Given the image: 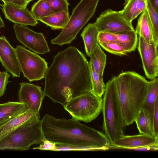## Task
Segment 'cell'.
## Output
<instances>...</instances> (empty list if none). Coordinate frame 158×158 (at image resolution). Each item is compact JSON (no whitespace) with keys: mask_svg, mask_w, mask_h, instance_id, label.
<instances>
[{"mask_svg":"<svg viewBox=\"0 0 158 158\" xmlns=\"http://www.w3.org/2000/svg\"><path fill=\"white\" fill-rule=\"evenodd\" d=\"M10 75L6 71L0 72V97L4 94L6 89V86L10 81L9 79Z\"/></svg>","mask_w":158,"mask_h":158,"instance_id":"obj_32","label":"cell"},{"mask_svg":"<svg viewBox=\"0 0 158 158\" xmlns=\"http://www.w3.org/2000/svg\"><path fill=\"white\" fill-rule=\"evenodd\" d=\"M15 50L24 77L30 82L45 78L48 67L44 59L21 45L17 46Z\"/></svg>","mask_w":158,"mask_h":158,"instance_id":"obj_8","label":"cell"},{"mask_svg":"<svg viewBox=\"0 0 158 158\" xmlns=\"http://www.w3.org/2000/svg\"><path fill=\"white\" fill-rule=\"evenodd\" d=\"M89 63L91 75V90L98 96L102 97L106 88V85L104 82L103 77L99 75L89 62Z\"/></svg>","mask_w":158,"mask_h":158,"instance_id":"obj_25","label":"cell"},{"mask_svg":"<svg viewBox=\"0 0 158 158\" xmlns=\"http://www.w3.org/2000/svg\"><path fill=\"white\" fill-rule=\"evenodd\" d=\"M98 40L99 44L111 42L119 44L117 34L105 31L99 32L98 35Z\"/></svg>","mask_w":158,"mask_h":158,"instance_id":"obj_31","label":"cell"},{"mask_svg":"<svg viewBox=\"0 0 158 158\" xmlns=\"http://www.w3.org/2000/svg\"><path fill=\"white\" fill-rule=\"evenodd\" d=\"M153 124L155 136L158 138V99L156 101L153 114Z\"/></svg>","mask_w":158,"mask_h":158,"instance_id":"obj_34","label":"cell"},{"mask_svg":"<svg viewBox=\"0 0 158 158\" xmlns=\"http://www.w3.org/2000/svg\"><path fill=\"white\" fill-rule=\"evenodd\" d=\"M156 11L158 12V0H148Z\"/></svg>","mask_w":158,"mask_h":158,"instance_id":"obj_37","label":"cell"},{"mask_svg":"<svg viewBox=\"0 0 158 158\" xmlns=\"http://www.w3.org/2000/svg\"><path fill=\"white\" fill-rule=\"evenodd\" d=\"M90 57L89 63L99 75L103 77L106 64V56L99 44Z\"/></svg>","mask_w":158,"mask_h":158,"instance_id":"obj_24","label":"cell"},{"mask_svg":"<svg viewBox=\"0 0 158 158\" xmlns=\"http://www.w3.org/2000/svg\"><path fill=\"white\" fill-rule=\"evenodd\" d=\"M98 31L94 23L88 24L81 34L83 39L85 52L90 56L99 44L98 40Z\"/></svg>","mask_w":158,"mask_h":158,"instance_id":"obj_19","label":"cell"},{"mask_svg":"<svg viewBox=\"0 0 158 158\" xmlns=\"http://www.w3.org/2000/svg\"></svg>","mask_w":158,"mask_h":158,"instance_id":"obj_42","label":"cell"},{"mask_svg":"<svg viewBox=\"0 0 158 158\" xmlns=\"http://www.w3.org/2000/svg\"></svg>","mask_w":158,"mask_h":158,"instance_id":"obj_41","label":"cell"},{"mask_svg":"<svg viewBox=\"0 0 158 158\" xmlns=\"http://www.w3.org/2000/svg\"><path fill=\"white\" fill-rule=\"evenodd\" d=\"M147 1V10L148 12L152 31L154 42L158 45V15L153 7L148 0Z\"/></svg>","mask_w":158,"mask_h":158,"instance_id":"obj_27","label":"cell"},{"mask_svg":"<svg viewBox=\"0 0 158 158\" xmlns=\"http://www.w3.org/2000/svg\"><path fill=\"white\" fill-rule=\"evenodd\" d=\"M143 0H125V5L120 10L124 17L128 21L132 22L134 13L140 2Z\"/></svg>","mask_w":158,"mask_h":158,"instance_id":"obj_28","label":"cell"},{"mask_svg":"<svg viewBox=\"0 0 158 158\" xmlns=\"http://www.w3.org/2000/svg\"><path fill=\"white\" fill-rule=\"evenodd\" d=\"M56 143L54 142L51 141L46 139L44 137L42 140V143L40 144L39 146L34 147L33 149H39L44 151H53L56 147Z\"/></svg>","mask_w":158,"mask_h":158,"instance_id":"obj_33","label":"cell"},{"mask_svg":"<svg viewBox=\"0 0 158 158\" xmlns=\"http://www.w3.org/2000/svg\"><path fill=\"white\" fill-rule=\"evenodd\" d=\"M138 49L147 77L150 80L158 75V45L153 41L148 43L141 36L138 38Z\"/></svg>","mask_w":158,"mask_h":158,"instance_id":"obj_11","label":"cell"},{"mask_svg":"<svg viewBox=\"0 0 158 158\" xmlns=\"http://www.w3.org/2000/svg\"></svg>","mask_w":158,"mask_h":158,"instance_id":"obj_40","label":"cell"},{"mask_svg":"<svg viewBox=\"0 0 158 158\" xmlns=\"http://www.w3.org/2000/svg\"><path fill=\"white\" fill-rule=\"evenodd\" d=\"M102 102V97L91 90L72 99L64 107L73 118L89 123L99 114Z\"/></svg>","mask_w":158,"mask_h":158,"instance_id":"obj_7","label":"cell"},{"mask_svg":"<svg viewBox=\"0 0 158 158\" xmlns=\"http://www.w3.org/2000/svg\"><path fill=\"white\" fill-rule=\"evenodd\" d=\"M45 78V96L63 107L72 99L91 90L89 62L75 47L57 53Z\"/></svg>","mask_w":158,"mask_h":158,"instance_id":"obj_1","label":"cell"},{"mask_svg":"<svg viewBox=\"0 0 158 158\" xmlns=\"http://www.w3.org/2000/svg\"><path fill=\"white\" fill-rule=\"evenodd\" d=\"M27 109L26 105L19 102L0 104V125Z\"/></svg>","mask_w":158,"mask_h":158,"instance_id":"obj_16","label":"cell"},{"mask_svg":"<svg viewBox=\"0 0 158 158\" xmlns=\"http://www.w3.org/2000/svg\"><path fill=\"white\" fill-rule=\"evenodd\" d=\"M103 94L102 110V127L104 135L111 146L125 135L127 126L118 97L114 77L106 83Z\"/></svg>","mask_w":158,"mask_h":158,"instance_id":"obj_4","label":"cell"},{"mask_svg":"<svg viewBox=\"0 0 158 158\" xmlns=\"http://www.w3.org/2000/svg\"><path fill=\"white\" fill-rule=\"evenodd\" d=\"M19 84V102L26 105L30 111L39 113L45 96L44 91L40 86L31 83L22 82Z\"/></svg>","mask_w":158,"mask_h":158,"instance_id":"obj_12","label":"cell"},{"mask_svg":"<svg viewBox=\"0 0 158 158\" xmlns=\"http://www.w3.org/2000/svg\"><path fill=\"white\" fill-rule=\"evenodd\" d=\"M0 62L6 72L13 77H19L21 72L15 48L5 37L0 36Z\"/></svg>","mask_w":158,"mask_h":158,"instance_id":"obj_13","label":"cell"},{"mask_svg":"<svg viewBox=\"0 0 158 158\" xmlns=\"http://www.w3.org/2000/svg\"><path fill=\"white\" fill-rule=\"evenodd\" d=\"M37 114L17 127L0 140V150L25 151L34 144H40L44 137L40 119Z\"/></svg>","mask_w":158,"mask_h":158,"instance_id":"obj_5","label":"cell"},{"mask_svg":"<svg viewBox=\"0 0 158 158\" xmlns=\"http://www.w3.org/2000/svg\"><path fill=\"white\" fill-rule=\"evenodd\" d=\"M51 9L56 12L69 11V3L67 0H46Z\"/></svg>","mask_w":158,"mask_h":158,"instance_id":"obj_30","label":"cell"},{"mask_svg":"<svg viewBox=\"0 0 158 158\" xmlns=\"http://www.w3.org/2000/svg\"><path fill=\"white\" fill-rule=\"evenodd\" d=\"M117 35L119 44L127 53L135 50L138 39V34L135 30L119 33Z\"/></svg>","mask_w":158,"mask_h":158,"instance_id":"obj_23","label":"cell"},{"mask_svg":"<svg viewBox=\"0 0 158 158\" xmlns=\"http://www.w3.org/2000/svg\"><path fill=\"white\" fill-rule=\"evenodd\" d=\"M147 0H143L140 2L136 8L133 16L132 20H134L141 13L145 11L147 9Z\"/></svg>","mask_w":158,"mask_h":158,"instance_id":"obj_35","label":"cell"},{"mask_svg":"<svg viewBox=\"0 0 158 158\" xmlns=\"http://www.w3.org/2000/svg\"><path fill=\"white\" fill-rule=\"evenodd\" d=\"M13 28L17 40L26 47L39 54L50 52L48 43L42 33L17 24L14 25Z\"/></svg>","mask_w":158,"mask_h":158,"instance_id":"obj_10","label":"cell"},{"mask_svg":"<svg viewBox=\"0 0 158 158\" xmlns=\"http://www.w3.org/2000/svg\"><path fill=\"white\" fill-rule=\"evenodd\" d=\"M33 0H26L27 3V4L31 1H32Z\"/></svg>","mask_w":158,"mask_h":158,"instance_id":"obj_39","label":"cell"},{"mask_svg":"<svg viewBox=\"0 0 158 158\" xmlns=\"http://www.w3.org/2000/svg\"><path fill=\"white\" fill-rule=\"evenodd\" d=\"M4 3H11L26 8L27 5L26 0H2Z\"/></svg>","mask_w":158,"mask_h":158,"instance_id":"obj_36","label":"cell"},{"mask_svg":"<svg viewBox=\"0 0 158 158\" xmlns=\"http://www.w3.org/2000/svg\"><path fill=\"white\" fill-rule=\"evenodd\" d=\"M94 23L98 32L118 34L135 30L132 22L127 20L120 11L110 9L102 12Z\"/></svg>","mask_w":158,"mask_h":158,"instance_id":"obj_9","label":"cell"},{"mask_svg":"<svg viewBox=\"0 0 158 158\" xmlns=\"http://www.w3.org/2000/svg\"><path fill=\"white\" fill-rule=\"evenodd\" d=\"M114 77L123 116L128 126L135 122L142 107L148 81L133 71L124 72Z\"/></svg>","mask_w":158,"mask_h":158,"instance_id":"obj_3","label":"cell"},{"mask_svg":"<svg viewBox=\"0 0 158 158\" xmlns=\"http://www.w3.org/2000/svg\"><path fill=\"white\" fill-rule=\"evenodd\" d=\"M44 137L56 143L106 151L111 146L104 134L73 118H58L48 114L41 120Z\"/></svg>","mask_w":158,"mask_h":158,"instance_id":"obj_2","label":"cell"},{"mask_svg":"<svg viewBox=\"0 0 158 158\" xmlns=\"http://www.w3.org/2000/svg\"><path fill=\"white\" fill-rule=\"evenodd\" d=\"M31 11L37 21L54 13L46 0L38 1L32 6Z\"/></svg>","mask_w":158,"mask_h":158,"instance_id":"obj_26","label":"cell"},{"mask_svg":"<svg viewBox=\"0 0 158 158\" xmlns=\"http://www.w3.org/2000/svg\"><path fill=\"white\" fill-rule=\"evenodd\" d=\"M5 27V24L3 21L0 15V29L2 28Z\"/></svg>","mask_w":158,"mask_h":158,"instance_id":"obj_38","label":"cell"},{"mask_svg":"<svg viewBox=\"0 0 158 158\" xmlns=\"http://www.w3.org/2000/svg\"><path fill=\"white\" fill-rule=\"evenodd\" d=\"M158 144V138L141 134L122 136L110 146V149H130Z\"/></svg>","mask_w":158,"mask_h":158,"instance_id":"obj_15","label":"cell"},{"mask_svg":"<svg viewBox=\"0 0 158 158\" xmlns=\"http://www.w3.org/2000/svg\"><path fill=\"white\" fill-rule=\"evenodd\" d=\"M158 99V78L148 81L145 97L142 106L153 114L156 100Z\"/></svg>","mask_w":158,"mask_h":158,"instance_id":"obj_22","label":"cell"},{"mask_svg":"<svg viewBox=\"0 0 158 158\" xmlns=\"http://www.w3.org/2000/svg\"><path fill=\"white\" fill-rule=\"evenodd\" d=\"M39 114V112H32L27 109L0 125V140L21 124Z\"/></svg>","mask_w":158,"mask_h":158,"instance_id":"obj_17","label":"cell"},{"mask_svg":"<svg viewBox=\"0 0 158 158\" xmlns=\"http://www.w3.org/2000/svg\"><path fill=\"white\" fill-rule=\"evenodd\" d=\"M134 122L140 134L156 137L153 129V114L147 110L142 108Z\"/></svg>","mask_w":158,"mask_h":158,"instance_id":"obj_18","label":"cell"},{"mask_svg":"<svg viewBox=\"0 0 158 158\" xmlns=\"http://www.w3.org/2000/svg\"><path fill=\"white\" fill-rule=\"evenodd\" d=\"M99 44L106 51L114 55L122 56L127 54L122 47L118 43L111 42Z\"/></svg>","mask_w":158,"mask_h":158,"instance_id":"obj_29","label":"cell"},{"mask_svg":"<svg viewBox=\"0 0 158 158\" xmlns=\"http://www.w3.org/2000/svg\"><path fill=\"white\" fill-rule=\"evenodd\" d=\"M99 1L81 0L73 9L65 27L56 37L51 40V44L62 46L71 43L94 15Z\"/></svg>","mask_w":158,"mask_h":158,"instance_id":"obj_6","label":"cell"},{"mask_svg":"<svg viewBox=\"0 0 158 158\" xmlns=\"http://www.w3.org/2000/svg\"><path fill=\"white\" fill-rule=\"evenodd\" d=\"M135 30L139 36L143 37L147 42L153 41L152 27L147 9L142 13L138 19Z\"/></svg>","mask_w":158,"mask_h":158,"instance_id":"obj_21","label":"cell"},{"mask_svg":"<svg viewBox=\"0 0 158 158\" xmlns=\"http://www.w3.org/2000/svg\"><path fill=\"white\" fill-rule=\"evenodd\" d=\"M0 5L5 18L15 24L34 26L38 23L31 11L27 8L11 3Z\"/></svg>","mask_w":158,"mask_h":158,"instance_id":"obj_14","label":"cell"},{"mask_svg":"<svg viewBox=\"0 0 158 158\" xmlns=\"http://www.w3.org/2000/svg\"><path fill=\"white\" fill-rule=\"evenodd\" d=\"M69 18V11L54 12L40 19L39 21L52 29H62L66 25Z\"/></svg>","mask_w":158,"mask_h":158,"instance_id":"obj_20","label":"cell"}]
</instances>
